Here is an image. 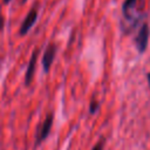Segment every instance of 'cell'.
I'll list each match as a JSON object with an SVG mask.
<instances>
[{
    "instance_id": "5",
    "label": "cell",
    "mask_w": 150,
    "mask_h": 150,
    "mask_svg": "<svg viewBox=\"0 0 150 150\" xmlns=\"http://www.w3.org/2000/svg\"><path fill=\"white\" fill-rule=\"evenodd\" d=\"M38 55H39V49H35L30 56V60L28 62V67L26 70V75H25V84L29 86L33 76H34V71H35V66H36V60H38Z\"/></svg>"
},
{
    "instance_id": "1",
    "label": "cell",
    "mask_w": 150,
    "mask_h": 150,
    "mask_svg": "<svg viewBox=\"0 0 150 150\" xmlns=\"http://www.w3.org/2000/svg\"><path fill=\"white\" fill-rule=\"evenodd\" d=\"M52 125H53V115L49 114L47 115V117L45 118V121L42 122V124L39 127L38 129V132H36V141H35V144H40L50 132V129H52Z\"/></svg>"
},
{
    "instance_id": "7",
    "label": "cell",
    "mask_w": 150,
    "mask_h": 150,
    "mask_svg": "<svg viewBox=\"0 0 150 150\" xmlns=\"http://www.w3.org/2000/svg\"><path fill=\"white\" fill-rule=\"evenodd\" d=\"M97 108H98V104H97V102H91V104H90V109H89V111L91 112V114H94L96 110H97Z\"/></svg>"
},
{
    "instance_id": "2",
    "label": "cell",
    "mask_w": 150,
    "mask_h": 150,
    "mask_svg": "<svg viewBox=\"0 0 150 150\" xmlns=\"http://www.w3.org/2000/svg\"><path fill=\"white\" fill-rule=\"evenodd\" d=\"M149 33H150V32H149V27H148L146 23H144V25L141 27V29H139L137 36L135 38V43H136V47H137V49H138L139 53H143V52L145 50L146 46H148Z\"/></svg>"
},
{
    "instance_id": "6",
    "label": "cell",
    "mask_w": 150,
    "mask_h": 150,
    "mask_svg": "<svg viewBox=\"0 0 150 150\" xmlns=\"http://www.w3.org/2000/svg\"><path fill=\"white\" fill-rule=\"evenodd\" d=\"M138 1H139V0H125V1L123 2V5H122V11H123V14H124L125 18L129 16L130 12L134 9V7L136 6V4H137Z\"/></svg>"
},
{
    "instance_id": "8",
    "label": "cell",
    "mask_w": 150,
    "mask_h": 150,
    "mask_svg": "<svg viewBox=\"0 0 150 150\" xmlns=\"http://www.w3.org/2000/svg\"><path fill=\"white\" fill-rule=\"evenodd\" d=\"M103 144H104V142H103V141H100L91 150H103Z\"/></svg>"
},
{
    "instance_id": "4",
    "label": "cell",
    "mask_w": 150,
    "mask_h": 150,
    "mask_svg": "<svg viewBox=\"0 0 150 150\" xmlns=\"http://www.w3.org/2000/svg\"><path fill=\"white\" fill-rule=\"evenodd\" d=\"M55 54H56V46L55 45H49L42 56V66H43V70L46 73L49 71L50 69V66L54 61V57H55Z\"/></svg>"
},
{
    "instance_id": "3",
    "label": "cell",
    "mask_w": 150,
    "mask_h": 150,
    "mask_svg": "<svg viewBox=\"0 0 150 150\" xmlns=\"http://www.w3.org/2000/svg\"><path fill=\"white\" fill-rule=\"evenodd\" d=\"M36 19H38V11H36V8H32V9L28 12V14L26 15L25 20L22 21V23H21V26H20V29H19L20 35L27 34L28 30H29V29L33 27V25L35 23Z\"/></svg>"
},
{
    "instance_id": "9",
    "label": "cell",
    "mask_w": 150,
    "mask_h": 150,
    "mask_svg": "<svg viewBox=\"0 0 150 150\" xmlns=\"http://www.w3.org/2000/svg\"><path fill=\"white\" fill-rule=\"evenodd\" d=\"M4 25H5V19H4V16L0 15V30L4 28Z\"/></svg>"
},
{
    "instance_id": "11",
    "label": "cell",
    "mask_w": 150,
    "mask_h": 150,
    "mask_svg": "<svg viewBox=\"0 0 150 150\" xmlns=\"http://www.w3.org/2000/svg\"><path fill=\"white\" fill-rule=\"evenodd\" d=\"M11 0H4V4H8Z\"/></svg>"
},
{
    "instance_id": "10",
    "label": "cell",
    "mask_w": 150,
    "mask_h": 150,
    "mask_svg": "<svg viewBox=\"0 0 150 150\" xmlns=\"http://www.w3.org/2000/svg\"><path fill=\"white\" fill-rule=\"evenodd\" d=\"M146 77H148V82H149V86H150V73L146 75Z\"/></svg>"
}]
</instances>
